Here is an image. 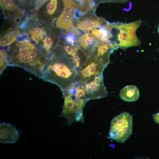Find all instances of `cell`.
Here are the masks:
<instances>
[{
	"label": "cell",
	"mask_w": 159,
	"mask_h": 159,
	"mask_svg": "<svg viewBox=\"0 0 159 159\" xmlns=\"http://www.w3.org/2000/svg\"><path fill=\"white\" fill-rule=\"evenodd\" d=\"M118 47L107 42L98 43L92 55L101 61L106 66L110 62V54Z\"/></svg>",
	"instance_id": "obj_15"
},
{
	"label": "cell",
	"mask_w": 159,
	"mask_h": 159,
	"mask_svg": "<svg viewBox=\"0 0 159 159\" xmlns=\"http://www.w3.org/2000/svg\"><path fill=\"white\" fill-rule=\"evenodd\" d=\"M0 73L1 75L6 67L9 65L8 56L6 49H1L0 51Z\"/></svg>",
	"instance_id": "obj_20"
},
{
	"label": "cell",
	"mask_w": 159,
	"mask_h": 159,
	"mask_svg": "<svg viewBox=\"0 0 159 159\" xmlns=\"http://www.w3.org/2000/svg\"><path fill=\"white\" fill-rule=\"evenodd\" d=\"M43 0H36L35 7L36 9H38L41 5Z\"/></svg>",
	"instance_id": "obj_23"
},
{
	"label": "cell",
	"mask_w": 159,
	"mask_h": 159,
	"mask_svg": "<svg viewBox=\"0 0 159 159\" xmlns=\"http://www.w3.org/2000/svg\"><path fill=\"white\" fill-rule=\"evenodd\" d=\"M60 43L68 58L79 70L80 67L86 62L89 57L85 52L77 44L72 46L63 41Z\"/></svg>",
	"instance_id": "obj_12"
},
{
	"label": "cell",
	"mask_w": 159,
	"mask_h": 159,
	"mask_svg": "<svg viewBox=\"0 0 159 159\" xmlns=\"http://www.w3.org/2000/svg\"><path fill=\"white\" fill-rule=\"evenodd\" d=\"M82 85L87 101L102 98L108 95L103 83V73L92 77Z\"/></svg>",
	"instance_id": "obj_7"
},
{
	"label": "cell",
	"mask_w": 159,
	"mask_h": 159,
	"mask_svg": "<svg viewBox=\"0 0 159 159\" xmlns=\"http://www.w3.org/2000/svg\"><path fill=\"white\" fill-rule=\"evenodd\" d=\"M64 104L60 116L65 118L68 125L75 122L84 123L83 110L87 101L80 81L62 92Z\"/></svg>",
	"instance_id": "obj_4"
},
{
	"label": "cell",
	"mask_w": 159,
	"mask_h": 159,
	"mask_svg": "<svg viewBox=\"0 0 159 159\" xmlns=\"http://www.w3.org/2000/svg\"><path fill=\"white\" fill-rule=\"evenodd\" d=\"M19 137V132L14 125L8 123H0V143H14L17 141Z\"/></svg>",
	"instance_id": "obj_14"
},
{
	"label": "cell",
	"mask_w": 159,
	"mask_h": 159,
	"mask_svg": "<svg viewBox=\"0 0 159 159\" xmlns=\"http://www.w3.org/2000/svg\"><path fill=\"white\" fill-rule=\"evenodd\" d=\"M132 116L129 112L121 113L115 117L111 122L109 138L123 143L132 134Z\"/></svg>",
	"instance_id": "obj_6"
},
{
	"label": "cell",
	"mask_w": 159,
	"mask_h": 159,
	"mask_svg": "<svg viewBox=\"0 0 159 159\" xmlns=\"http://www.w3.org/2000/svg\"><path fill=\"white\" fill-rule=\"evenodd\" d=\"M141 23L140 20L129 23H108L105 26L107 32V42L122 49L139 45L141 42L136 32Z\"/></svg>",
	"instance_id": "obj_5"
},
{
	"label": "cell",
	"mask_w": 159,
	"mask_h": 159,
	"mask_svg": "<svg viewBox=\"0 0 159 159\" xmlns=\"http://www.w3.org/2000/svg\"><path fill=\"white\" fill-rule=\"evenodd\" d=\"M106 67L101 61L94 56L89 57L79 69L80 82L82 84L92 77L103 73Z\"/></svg>",
	"instance_id": "obj_8"
},
{
	"label": "cell",
	"mask_w": 159,
	"mask_h": 159,
	"mask_svg": "<svg viewBox=\"0 0 159 159\" xmlns=\"http://www.w3.org/2000/svg\"><path fill=\"white\" fill-rule=\"evenodd\" d=\"M57 8V0H50L44 7L42 6L36 9L34 14L39 20L52 23L61 14Z\"/></svg>",
	"instance_id": "obj_11"
},
{
	"label": "cell",
	"mask_w": 159,
	"mask_h": 159,
	"mask_svg": "<svg viewBox=\"0 0 159 159\" xmlns=\"http://www.w3.org/2000/svg\"><path fill=\"white\" fill-rule=\"evenodd\" d=\"M91 34L98 43L107 42V32L105 26L92 29Z\"/></svg>",
	"instance_id": "obj_19"
},
{
	"label": "cell",
	"mask_w": 159,
	"mask_h": 159,
	"mask_svg": "<svg viewBox=\"0 0 159 159\" xmlns=\"http://www.w3.org/2000/svg\"><path fill=\"white\" fill-rule=\"evenodd\" d=\"M0 3L4 21L20 25L26 17H25L26 12L12 0H0Z\"/></svg>",
	"instance_id": "obj_9"
},
{
	"label": "cell",
	"mask_w": 159,
	"mask_h": 159,
	"mask_svg": "<svg viewBox=\"0 0 159 159\" xmlns=\"http://www.w3.org/2000/svg\"><path fill=\"white\" fill-rule=\"evenodd\" d=\"M120 96L125 101H135L139 97V90L138 87L134 85L127 86L120 90Z\"/></svg>",
	"instance_id": "obj_17"
},
{
	"label": "cell",
	"mask_w": 159,
	"mask_h": 159,
	"mask_svg": "<svg viewBox=\"0 0 159 159\" xmlns=\"http://www.w3.org/2000/svg\"><path fill=\"white\" fill-rule=\"evenodd\" d=\"M73 14L63 11L56 21L57 28L68 30L73 26L72 18Z\"/></svg>",
	"instance_id": "obj_18"
},
{
	"label": "cell",
	"mask_w": 159,
	"mask_h": 159,
	"mask_svg": "<svg viewBox=\"0 0 159 159\" xmlns=\"http://www.w3.org/2000/svg\"><path fill=\"white\" fill-rule=\"evenodd\" d=\"M153 117L156 123L159 124V112L153 114Z\"/></svg>",
	"instance_id": "obj_22"
},
{
	"label": "cell",
	"mask_w": 159,
	"mask_h": 159,
	"mask_svg": "<svg viewBox=\"0 0 159 159\" xmlns=\"http://www.w3.org/2000/svg\"><path fill=\"white\" fill-rule=\"evenodd\" d=\"M22 34L19 26L17 24L4 21L0 34V47L5 48L10 46Z\"/></svg>",
	"instance_id": "obj_10"
},
{
	"label": "cell",
	"mask_w": 159,
	"mask_h": 159,
	"mask_svg": "<svg viewBox=\"0 0 159 159\" xmlns=\"http://www.w3.org/2000/svg\"><path fill=\"white\" fill-rule=\"evenodd\" d=\"M108 23L104 18L91 16L80 18L76 25L77 28L88 32L95 28L105 26Z\"/></svg>",
	"instance_id": "obj_13"
},
{
	"label": "cell",
	"mask_w": 159,
	"mask_h": 159,
	"mask_svg": "<svg viewBox=\"0 0 159 159\" xmlns=\"http://www.w3.org/2000/svg\"><path fill=\"white\" fill-rule=\"evenodd\" d=\"M77 40L76 37L74 34L72 33H70L65 35L64 38L63 42L69 44L74 46L76 45V42Z\"/></svg>",
	"instance_id": "obj_21"
},
{
	"label": "cell",
	"mask_w": 159,
	"mask_h": 159,
	"mask_svg": "<svg viewBox=\"0 0 159 159\" xmlns=\"http://www.w3.org/2000/svg\"><path fill=\"white\" fill-rule=\"evenodd\" d=\"M48 0H43L42 2V4L41 6H41H42V5H43L44 4H45L46 2Z\"/></svg>",
	"instance_id": "obj_25"
},
{
	"label": "cell",
	"mask_w": 159,
	"mask_h": 159,
	"mask_svg": "<svg viewBox=\"0 0 159 159\" xmlns=\"http://www.w3.org/2000/svg\"><path fill=\"white\" fill-rule=\"evenodd\" d=\"M105 1H113L120 3H126L130 0H104Z\"/></svg>",
	"instance_id": "obj_24"
},
{
	"label": "cell",
	"mask_w": 159,
	"mask_h": 159,
	"mask_svg": "<svg viewBox=\"0 0 159 159\" xmlns=\"http://www.w3.org/2000/svg\"><path fill=\"white\" fill-rule=\"evenodd\" d=\"M48 58L42 78L44 81L55 84L62 92L80 81L78 69L69 59L60 42Z\"/></svg>",
	"instance_id": "obj_2"
},
{
	"label": "cell",
	"mask_w": 159,
	"mask_h": 159,
	"mask_svg": "<svg viewBox=\"0 0 159 159\" xmlns=\"http://www.w3.org/2000/svg\"><path fill=\"white\" fill-rule=\"evenodd\" d=\"M6 50L9 65L23 68L42 79L48 57L40 52L23 34Z\"/></svg>",
	"instance_id": "obj_1"
},
{
	"label": "cell",
	"mask_w": 159,
	"mask_h": 159,
	"mask_svg": "<svg viewBox=\"0 0 159 159\" xmlns=\"http://www.w3.org/2000/svg\"><path fill=\"white\" fill-rule=\"evenodd\" d=\"M158 34H159V25L158 27Z\"/></svg>",
	"instance_id": "obj_26"
},
{
	"label": "cell",
	"mask_w": 159,
	"mask_h": 159,
	"mask_svg": "<svg viewBox=\"0 0 159 159\" xmlns=\"http://www.w3.org/2000/svg\"><path fill=\"white\" fill-rule=\"evenodd\" d=\"M19 27L37 48L48 57L59 42L58 33L53 24L39 20L32 12L26 16Z\"/></svg>",
	"instance_id": "obj_3"
},
{
	"label": "cell",
	"mask_w": 159,
	"mask_h": 159,
	"mask_svg": "<svg viewBox=\"0 0 159 159\" xmlns=\"http://www.w3.org/2000/svg\"><path fill=\"white\" fill-rule=\"evenodd\" d=\"M98 42L91 34L88 33L80 37L76 44L86 53L88 57L93 54Z\"/></svg>",
	"instance_id": "obj_16"
}]
</instances>
